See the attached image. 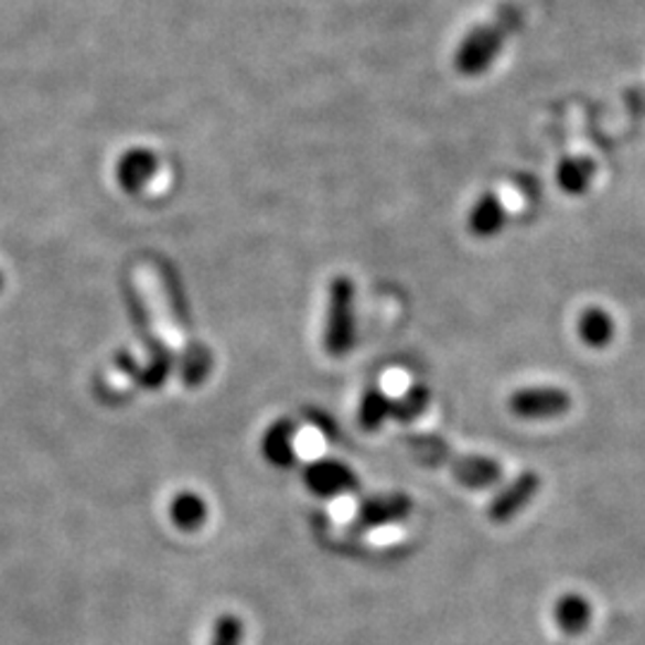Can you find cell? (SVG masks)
<instances>
[{"mask_svg": "<svg viewBox=\"0 0 645 645\" xmlns=\"http://www.w3.org/2000/svg\"><path fill=\"white\" fill-rule=\"evenodd\" d=\"M591 605L579 593H567L557 600L555 605V622L565 631V634H581L583 628L591 624Z\"/></svg>", "mask_w": 645, "mask_h": 645, "instance_id": "4fadbf2b", "label": "cell"}, {"mask_svg": "<svg viewBox=\"0 0 645 645\" xmlns=\"http://www.w3.org/2000/svg\"><path fill=\"white\" fill-rule=\"evenodd\" d=\"M540 491V476L534 471H524L512 483H507L487 505V519L495 524H507L516 514H522L528 502Z\"/></svg>", "mask_w": 645, "mask_h": 645, "instance_id": "52a82bcc", "label": "cell"}, {"mask_svg": "<svg viewBox=\"0 0 645 645\" xmlns=\"http://www.w3.org/2000/svg\"><path fill=\"white\" fill-rule=\"evenodd\" d=\"M0 287H3V276H0Z\"/></svg>", "mask_w": 645, "mask_h": 645, "instance_id": "d6986e66", "label": "cell"}, {"mask_svg": "<svg viewBox=\"0 0 645 645\" xmlns=\"http://www.w3.org/2000/svg\"><path fill=\"white\" fill-rule=\"evenodd\" d=\"M579 337L591 350H602L614 340V321L612 315L600 307H588L579 315Z\"/></svg>", "mask_w": 645, "mask_h": 645, "instance_id": "8fae6325", "label": "cell"}, {"mask_svg": "<svg viewBox=\"0 0 645 645\" xmlns=\"http://www.w3.org/2000/svg\"><path fill=\"white\" fill-rule=\"evenodd\" d=\"M405 448L428 466H444L466 487H493L502 481V464L481 454H454L442 438L407 436Z\"/></svg>", "mask_w": 645, "mask_h": 645, "instance_id": "6da1fadb", "label": "cell"}, {"mask_svg": "<svg viewBox=\"0 0 645 645\" xmlns=\"http://www.w3.org/2000/svg\"><path fill=\"white\" fill-rule=\"evenodd\" d=\"M411 497L405 493H383V495H370L358 502L354 512V526L356 528H380L405 522L411 514Z\"/></svg>", "mask_w": 645, "mask_h": 645, "instance_id": "8992f818", "label": "cell"}, {"mask_svg": "<svg viewBox=\"0 0 645 645\" xmlns=\"http://www.w3.org/2000/svg\"><path fill=\"white\" fill-rule=\"evenodd\" d=\"M356 344V287L347 276L330 282L323 347L333 358H344Z\"/></svg>", "mask_w": 645, "mask_h": 645, "instance_id": "3957f363", "label": "cell"}, {"mask_svg": "<svg viewBox=\"0 0 645 645\" xmlns=\"http://www.w3.org/2000/svg\"><path fill=\"white\" fill-rule=\"evenodd\" d=\"M297 423L280 419L272 423L261 440V452L266 462L278 469H290L297 464Z\"/></svg>", "mask_w": 645, "mask_h": 645, "instance_id": "ba28073f", "label": "cell"}, {"mask_svg": "<svg viewBox=\"0 0 645 645\" xmlns=\"http://www.w3.org/2000/svg\"><path fill=\"white\" fill-rule=\"evenodd\" d=\"M309 419H311L315 426L321 428V433H323L325 438L333 440V438L337 436V433H335V430H337L335 421H333V419H327V416H325L323 411H311V413H309Z\"/></svg>", "mask_w": 645, "mask_h": 645, "instance_id": "ac0fdd59", "label": "cell"}, {"mask_svg": "<svg viewBox=\"0 0 645 645\" xmlns=\"http://www.w3.org/2000/svg\"><path fill=\"white\" fill-rule=\"evenodd\" d=\"M507 213L497 194L485 192L479 196L476 204L471 206L469 213V233L479 239H491L495 237L502 227H505Z\"/></svg>", "mask_w": 645, "mask_h": 645, "instance_id": "9c48e42d", "label": "cell"}, {"mask_svg": "<svg viewBox=\"0 0 645 645\" xmlns=\"http://www.w3.org/2000/svg\"><path fill=\"white\" fill-rule=\"evenodd\" d=\"M244 638V626L241 620L235 614H223L218 616L213 628L211 645H241Z\"/></svg>", "mask_w": 645, "mask_h": 645, "instance_id": "e0dca14e", "label": "cell"}, {"mask_svg": "<svg viewBox=\"0 0 645 645\" xmlns=\"http://www.w3.org/2000/svg\"><path fill=\"white\" fill-rule=\"evenodd\" d=\"M522 22L519 8H505L491 20L479 24L471 34L459 43L454 55V69L464 77H479L485 69H491L495 57L505 49L509 36L516 32Z\"/></svg>", "mask_w": 645, "mask_h": 645, "instance_id": "7a4b0ae2", "label": "cell"}, {"mask_svg": "<svg viewBox=\"0 0 645 645\" xmlns=\"http://www.w3.org/2000/svg\"><path fill=\"white\" fill-rule=\"evenodd\" d=\"M304 483L313 495L319 497H337L354 493L358 487V476L340 459L323 456L309 462L304 469Z\"/></svg>", "mask_w": 645, "mask_h": 645, "instance_id": "5b68a950", "label": "cell"}, {"mask_svg": "<svg viewBox=\"0 0 645 645\" xmlns=\"http://www.w3.org/2000/svg\"><path fill=\"white\" fill-rule=\"evenodd\" d=\"M393 411V399L387 397L380 387H368L358 401V426L368 433H376V430L390 419Z\"/></svg>", "mask_w": 645, "mask_h": 645, "instance_id": "5bb4252c", "label": "cell"}, {"mask_svg": "<svg viewBox=\"0 0 645 645\" xmlns=\"http://www.w3.org/2000/svg\"><path fill=\"white\" fill-rule=\"evenodd\" d=\"M595 172H598V165L595 161H591V158L569 155V158H562V163L557 165V184L562 192L579 196V194H585L588 186L593 184Z\"/></svg>", "mask_w": 645, "mask_h": 645, "instance_id": "30bf717a", "label": "cell"}, {"mask_svg": "<svg viewBox=\"0 0 645 645\" xmlns=\"http://www.w3.org/2000/svg\"><path fill=\"white\" fill-rule=\"evenodd\" d=\"M428 405H430L428 387L426 385H411L405 395L393 399L390 419H397L401 423H411L428 409Z\"/></svg>", "mask_w": 645, "mask_h": 645, "instance_id": "2e32d148", "label": "cell"}, {"mask_svg": "<svg viewBox=\"0 0 645 645\" xmlns=\"http://www.w3.org/2000/svg\"><path fill=\"white\" fill-rule=\"evenodd\" d=\"M507 407L516 419L548 421V419H559V416H565L571 409V397L567 390H562V387L534 385V387H522V390L512 393Z\"/></svg>", "mask_w": 645, "mask_h": 645, "instance_id": "277c9868", "label": "cell"}, {"mask_svg": "<svg viewBox=\"0 0 645 645\" xmlns=\"http://www.w3.org/2000/svg\"><path fill=\"white\" fill-rule=\"evenodd\" d=\"M170 516L182 530H196L201 524L206 522L208 509H206V502L201 499L196 493H182L172 499Z\"/></svg>", "mask_w": 645, "mask_h": 645, "instance_id": "9a60e30c", "label": "cell"}, {"mask_svg": "<svg viewBox=\"0 0 645 645\" xmlns=\"http://www.w3.org/2000/svg\"><path fill=\"white\" fill-rule=\"evenodd\" d=\"M155 170H158L155 155L147 149H135L122 155L118 178L127 192H139L141 186L151 180Z\"/></svg>", "mask_w": 645, "mask_h": 645, "instance_id": "7c38bea8", "label": "cell"}]
</instances>
